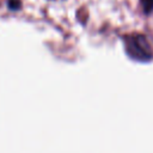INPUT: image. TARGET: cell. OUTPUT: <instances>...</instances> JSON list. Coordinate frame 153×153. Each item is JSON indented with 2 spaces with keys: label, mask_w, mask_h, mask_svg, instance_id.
Listing matches in <instances>:
<instances>
[{
  "label": "cell",
  "mask_w": 153,
  "mask_h": 153,
  "mask_svg": "<svg viewBox=\"0 0 153 153\" xmlns=\"http://www.w3.org/2000/svg\"><path fill=\"white\" fill-rule=\"evenodd\" d=\"M127 47L129 53L133 54L135 57H145L146 55H149V48L147 45V42L141 36L130 37L127 42Z\"/></svg>",
  "instance_id": "6da1fadb"
},
{
  "label": "cell",
  "mask_w": 153,
  "mask_h": 153,
  "mask_svg": "<svg viewBox=\"0 0 153 153\" xmlns=\"http://www.w3.org/2000/svg\"><path fill=\"white\" fill-rule=\"evenodd\" d=\"M141 2L146 13H151L153 11V0H141Z\"/></svg>",
  "instance_id": "7a4b0ae2"
},
{
  "label": "cell",
  "mask_w": 153,
  "mask_h": 153,
  "mask_svg": "<svg viewBox=\"0 0 153 153\" xmlns=\"http://www.w3.org/2000/svg\"><path fill=\"white\" fill-rule=\"evenodd\" d=\"M8 6L12 10H17L20 6V1L19 0H8Z\"/></svg>",
  "instance_id": "3957f363"
}]
</instances>
